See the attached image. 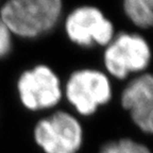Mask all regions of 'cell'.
Here are the masks:
<instances>
[{
  "mask_svg": "<svg viewBox=\"0 0 153 153\" xmlns=\"http://www.w3.org/2000/svg\"><path fill=\"white\" fill-rule=\"evenodd\" d=\"M151 2H152V5H153V0H151Z\"/></svg>",
  "mask_w": 153,
  "mask_h": 153,
  "instance_id": "cell-12",
  "label": "cell"
},
{
  "mask_svg": "<svg viewBox=\"0 0 153 153\" xmlns=\"http://www.w3.org/2000/svg\"><path fill=\"white\" fill-rule=\"evenodd\" d=\"M63 94L78 114L91 116L112 100L113 87L105 72L94 68H82L70 74Z\"/></svg>",
  "mask_w": 153,
  "mask_h": 153,
  "instance_id": "cell-3",
  "label": "cell"
},
{
  "mask_svg": "<svg viewBox=\"0 0 153 153\" xmlns=\"http://www.w3.org/2000/svg\"><path fill=\"white\" fill-rule=\"evenodd\" d=\"M151 59L152 51L146 38L129 32L115 34L103 53L108 74L119 80L134 74H143L150 65Z\"/></svg>",
  "mask_w": 153,
  "mask_h": 153,
  "instance_id": "cell-2",
  "label": "cell"
},
{
  "mask_svg": "<svg viewBox=\"0 0 153 153\" xmlns=\"http://www.w3.org/2000/svg\"><path fill=\"white\" fill-rule=\"evenodd\" d=\"M13 48V35L0 18V60L11 53Z\"/></svg>",
  "mask_w": 153,
  "mask_h": 153,
  "instance_id": "cell-11",
  "label": "cell"
},
{
  "mask_svg": "<svg viewBox=\"0 0 153 153\" xmlns=\"http://www.w3.org/2000/svg\"><path fill=\"white\" fill-rule=\"evenodd\" d=\"M120 102L128 112L138 105L153 104V74L143 72L132 79L122 91Z\"/></svg>",
  "mask_w": 153,
  "mask_h": 153,
  "instance_id": "cell-7",
  "label": "cell"
},
{
  "mask_svg": "<svg viewBox=\"0 0 153 153\" xmlns=\"http://www.w3.org/2000/svg\"><path fill=\"white\" fill-rule=\"evenodd\" d=\"M62 15L61 0H9L0 7V18L12 35L24 39L51 32Z\"/></svg>",
  "mask_w": 153,
  "mask_h": 153,
  "instance_id": "cell-1",
  "label": "cell"
},
{
  "mask_svg": "<svg viewBox=\"0 0 153 153\" xmlns=\"http://www.w3.org/2000/svg\"><path fill=\"white\" fill-rule=\"evenodd\" d=\"M122 9L130 22L139 29L153 28V5L151 0H126Z\"/></svg>",
  "mask_w": 153,
  "mask_h": 153,
  "instance_id": "cell-8",
  "label": "cell"
},
{
  "mask_svg": "<svg viewBox=\"0 0 153 153\" xmlns=\"http://www.w3.org/2000/svg\"><path fill=\"white\" fill-rule=\"evenodd\" d=\"M16 89L22 105L30 112L51 110L64 96L59 76L45 64L24 70L17 79Z\"/></svg>",
  "mask_w": 153,
  "mask_h": 153,
  "instance_id": "cell-5",
  "label": "cell"
},
{
  "mask_svg": "<svg viewBox=\"0 0 153 153\" xmlns=\"http://www.w3.org/2000/svg\"><path fill=\"white\" fill-rule=\"evenodd\" d=\"M99 153H152L151 150L141 143L130 138H121L105 143Z\"/></svg>",
  "mask_w": 153,
  "mask_h": 153,
  "instance_id": "cell-9",
  "label": "cell"
},
{
  "mask_svg": "<svg viewBox=\"0 0 153 153\" xmlns=\"http://www.w3.org/2000/svg\"><path fill=\"white\" fill-rule=\"evenodd\" d=\"M64 30L71 43L83 48L105 47L115 36L113 22L99 7L87 4L74 7L67 15Z\"/></svg>",
  "mask_w": 153,
  "mask_h": 153,
  "instance_id": "cell-6",
  "label": "cell"
},
{
  "mask_svg": "<svg viewBox=\"0 0 153 153\" xmlns=\"http://www.w3.org/2000/svg\"><path fill=\"white\" fill-rule=\"evenodd\" d=\"M33 138L44 153H78L84 132L76 116L60 110L36 122Z\"/></svg>",
  "mask_w": 153,
  "mask_h": 153,
  "instance_id": "cell-4",
  "label": "cell"
},
{
  "mask_svg": "<svg viewBox=\"0 0 153 153\" xmlns=\"http://www.w3.org/2000/svg\"><path fill=\"white\" fill-rule=\"evenodd\" d=\"M129 113L132 121L141 132L153 135V104L138 105Z\"/></svg>",
  "mask_w": 153,
  "mask_h": 153,
  "instance_id": "cell-10",
  "label": "cell"
}]
</instances>
